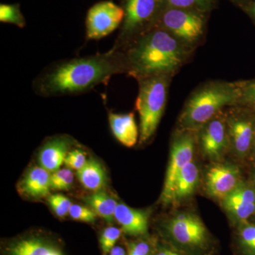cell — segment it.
<instances>
[{"mask_svg": "<svg viewBox=\"0 0 255 255\" xmlns=\"http://www.w3.org/2000/svg\"><path fill=\"white\" fill-rule=\"evenodd\" d=\"M128 73L125 53L111 49L105 53L53 63L33 80V91L43 97L78 95L108 84L114 75Z\"/></svg>", "mask_w": 255, "mask_h": 255, "instance_id": "cell-1", "label": "cell"}, {"mask_svg": "<svg viewBox=\"0 0 255 255\" xmlns=\"http://www.w3.org/2000/svg\"><path fill=\"white\" fill-rule=\"evenodd\" d=\"M128 73L137 79L167 75L182 64L184 53L177 40L160 28H150L127 48Z\"/></svg>", "mask_w": 255, "mask_h": 255, "instance_id": "cell-2", "label": "cell"}, {"mask_svg": "<svg viewBox=\"0 0 255 255\" xmlns=\"http://www.w3.org/2000/svg\"><path fill=\"white\" fill-rule=\"evenodd\" d=\"M241 92L231 85H211L196 91L188 101L179 124L185 130L205 125L226 106L232 105Z\"/></svg>", "mask_w": 255, "mask_h": 255, "instance_id": "cell-3", "label": "cell"}, {"mask_svg": "<svg viewBox=\"0 0 255 255\" xmlns=\"http://www.w3.org/2000/svg\"><path fill=\"white\" fill-rule=\"evenodd\" d=\"M167 75L137 79L139 91L135 107L140 117L139 142L145 143L155 133L167 103Z\"/></svg>", "mask_w": 255, "mask_h": 255, "instance_id": "cell-4", "label": "cell"}, {"mask_svg": "<svg viewBox=\"0 0 255 255\" xmlns=\"http://www.w3.org/2000/svg\"><path fill=\"white\" fill-rule=\"evenodd\" d=\"M161 0H122L124 11L123 23L116 40L114 50L122 51L132 41L147 31L146 27L152 24L157 18Z\"/></svg>", "mask_w": 255, "mask_h": 255, "instance_id": "cell-5", "label": "cell"}, {"mask_svg": "<svg viewBox=\"0 0 255 255\" xmlns=\"http://www.w3.org/2000/svg\"><path fill=\"white\" fill-rule=\"evenodd\" d=\"M124 11L112 0H104L92 5L85 19L87 40H100L122 26Z\"/></svg>", "mask_w": 255, "mask_h": 255, "instance_id": "cell-6", "label": "cell"}, {"mask_svg": "<svg viewBox=\"0 0 255 255\" xmlns=\"http://www.w3.org/2000/svg\"><path fill=\"white\" fill-rule=\"evenodd\" d=\"M161 26L184 41L194 42L204 32V21L200 15L180 8H169L159 15Z\"/></svg>", "mask_w": 255, "mask_h": 255, "instance_id": "cell-7", "label": "cell"}, {"mask_svg": "<svg viewBox=\"0 0 255 255\" xmlns=\"http://www.w3.org/2000/svg\"><path fill=\"white\" fill-rule=\"evenodd\" d=\"M194 152V139L190 133H184L176 139L171 149L170 157L166 173L161 201L171 202L174 181L182 169L192 161Z\"/></svg>", "mask_w": 255, "mask_h": 255, "instance_id": "cell-8", "label": "cell"}, {"mask_svg": "<svg viewBox=\"0 0 255 255\" xmlns=\"http://www.w3.org/2000/svg\"><path fill=\"white\" fill-rule=\"evenodd\" d=\"M167 228L174 241L184 246L202 248L207 241L205 226L195 215H176L169 221Z\"/></svg>", "mask_w": 255, "mask_h": 255, "instance_id": "cell-9", "label": "cell"}, {"mask_svg": "<svg viewBox=\"0 0 255 255\" xmlns=\"http://www.w3.org/2000/svg\"><path fill=\"white\" fill-rule=\"evenodd\" d=\"M239 169L231 164H218L208 171L206 188L209 195L223 200L241 184Z\"/></svg>", "mask_w": 255, "mask_h": 255, "instance_id": "cell-10", "label": "cell"}, {"mask_svg": "<svg viewBox=\"0 0 255 255\" xmlns=\"http://www.w3.org/2000/svg\"><path fill=\"white\" fill-rule=\"evenodd\" d=\"M73 144L71 139L67 136H56L47 140L38 152L39 166L53 173L60 169L64 164L67 154Z\"/></svg>", "mask_w": 255, "mask_h": 255, "instance_id": "cell-11", "label": "cell"}, {"mask_svg": "<svg viewBox=\"0 0 255 255\" xmlns=\"http://www.w3.org/2000/svg\"><path fill=\"white\" fill-rule=\"evenodd\" d=\"M226 125L221 119L210 121L205 124L201 134V145L204 155L218 159L227 146Z\"/></svg>", "mask_w": 255, "mask_h": 255, "instance_id": "cell-12", "label": "cell"}, {"mask_svg": "<svg viewBox=\"0 0 255 255\" xmlns=\"http://www.w3.org/2000/svg\"><path fill=\"white\" fill-rule=\"evenodd\" d=\"M149 215L146 211L132 209L124 203H119L116 209V221L124 233L130 236L145 235L148 228Z\"/></svg>", "mask_w": 255, "mask_h": 255, "instance_id": "cell-13", "label": "cell"}, {"mask_svg": "<svg viewBox=\"0 0 255 255\" xmlns=\"http://www.w3.org/2000/svg\"><path fill=\"white\" fill-rule=\"evenodd\" d=\"M50 174L51 173L41 166H36L28 169L20 183L21 194L36 199L48 196L51 189Z\"/></svg>", "mask_w": 255, "mask_h": 255, "instance_id": "cell-14", "label": "cell"}, {"mask_svg": "<svg viewBox=\"0 0 255 255\" xmlns=\"http://www.w3.org/2000/svg\"><path fill=\"white\" fill-rule=\"evenodd\" d=\"M109 122L114 137L128 147L136 144L139 136L138 128L133 113H109Z\"/></svg>", "mask_w": 255, "mask_h": 255, "instance_id": "cell-15", "label": "cell"}, {"mask_svg": "<svg viewBox=\"0 0 255 255\" xmlns=\"http://www.w3.org/2000/svg\"><path fill=\"white\" fill-rule=\"evenodd\" d=\"M228 130L237 155L241 157L247 155L251 149L254 135L253 123L247 119H231L228 122Z\"/></svg>", "mask_w": 255, "mask_h": 255, "instance_id": "cell-16", "label": "cell"}, {"mask_svg": "<svg viewBox=\"0 0 255 255\" xmlns=\"http://www.w3.org/2000/svg\"><path fill=\"white\" fill-rule=\"evenodd\" d=\"M199 177V169L196 164L191 161L179 172L174 181L171 202L182 200L191 195L195 190Z\"/></svg>", "mask_w": 255, "mask_h": 255, "instance_id": "cell-17", "label": "cell"}, {"mask_svg": "<svg viewBox=\"0 0 255 255\" xmlns=\"http://www.w3.org/2000/svg\"><path fill=\"white\" fill-rule=\"evenodd\" d=\"M82 186L92 191L102 190L107 184L105 169L97 159L90 158L85 165L77 172Z\"/></svg>", "mask_w": 255, "mask_h": 255, "instance_id": "cell-18", "label": "cell"}, {"mask_svg": "<svg viewBox=\"0 0 255 255\" xmlns=\"http://www.w3.org/2000/svg\"><path fill=\"white\" fill-rule=\"evenodd\" d=\"M8 255H63L55 247L37 238L15 242L6 249Z\"/></svg>", "mask_w": 255, "mask_h": 255, "instance_id": "cell-19", "label": "cell"}, {"mask_svg": "<svg viewBox=\"0 0 255 255\" xmlns=\"http://www.w3.org/2000/svg\"><path fill=\"white\" fill-rule=\"evenodd\" d=\"M84 200L97 216L110 224L114 222L115 220L114 215L118 203L106 191H95L91 195L84 198Z\"/></svg>", "mask_w": 255, "mask_h": 255, "instance_id": "cell-20", "label": "cell"}, {"mask_svg": "<svg viewBox=\"0 0 255 255\" xmlns=\"http://www.w3.org/2000/svg\"><path fill=\"white\" fill-rule=\"evenodd\" d=\"M224 209L238 221H244L255 213V204L236 200L230 197L222 200Z\"/></svg>", "mask_w": 255, "mask_h": 255, "instance_id": "cell-21", "label": "cell"}, {"mask_svg": "<svg viewBox=\"0 0 255 255\" xmlns=\"http://www.w3.org/2000/svg\"><path fill=\"white\" fill-rule=\"evenodd\" d=\"M0 21L11 23L21 28L26 26V19L18 3L0 4Z\"/></svg>", "mask_w": 255, "mask_h": 255, "instance_id": "cell-22", "label": "cell"}, {"mask_svg": "<svg viewBox=\"0 0 255 255\" xmlns=\"http://www.w3.org/2000/svg\"><path fill=\"white\" fill-rule=\"evenodd\" d=\"M74 174L68 167L59 169L50 174V188L55 191L68 190L73 186Z\"/></svg>", "mask_w": 255, "mask_h": 255, "instance_id": "cell-23", "label": "cell"}, {"mask_svg": "<svg viewBox=\"0 0 255 255\" xmlns=\"http://www.w3.org/2000/svg\"><path fill=\"white\" fill-rule=\"evenodd\" d=\"M122 233V230L113 226L104 230L100 238V246L104 255L110 254L120 238Z\"/></svg>", "mask_w": 255, "mask_h": 255, "instance_id": "cell-24", "label": "cell"}, {"mask_svg": "<svg viewBox=\"0 0 255 255\" xmlns=\"http://www.w3.org/2000/svg\"><path fill=\"white\" fill-rule=\"evenodd\" d=\"M48 204L58 217L64 218L69 216L70 208H71V201L63 194H56L48 196Z\"/></svg>", "mask_w": 255, "mask_h": 255, "instance_id": "cell-25", "label": "cell"}, {"mask_svg": "<svg viewBox=\"0 0 255 255\" xmlns=\"http://www.w3.org/2000/svg\"><path fill=\"white\" fill-rule=\"evenodd\" d=\"M69 216L75 221L85 223H94L97 219V214L90 208L73 204L70 209Z\"/></svg>", "mask_w": 255, "mask_h": 255, "instance_id": "cell-26", "label": "cell"}, {"mask_svg": "<svg viewBox=\"0 0 255 255\" xmlns=\"http://www.w3.org/2000/svg\"><path fill=\"white\" fill-rule=\"evenodd\" d=\"M86 154L80 149L70 150L67 154L64 164L72 170H80L87 163Z\"/></svg>", "mask_w": 255, "mask_h": 255, "instance_id": "cell-27", "label": "cell"}, {"mask_svg": "<svg viewBox=\"0 0 255 255\" xmlns=\"http://www.w3.org/2000/svg\"><path fill=\"white\" fill-rule=\"evenodd\" d=\"M227 197L236 199V200L255 204V191L251 188L247 187V186L242 184V183Z\"/></svg>", "mask_w": 255, "mask_h": 255, "instance_id": "cell-28", "label": "cell"}, {"mask_svg": "<svg viewBox=\"0 0 255 255\" xmlns=\"http://www.w3.org/2000/svg\"><path fill=\"white\" fill-rule=\"evenodd\" d=\"M240 238H241L242 246L246 250L251 252L252 247L255 241V225H245L240 231Z\"/></svg>", "mask_w": 255, "mask_h": 255, "instance_id": "cell-29", "label": "cell"}, {"mask_svg": "<svg viewBox=\"0 0 255 255\" xmlns=\"http://www.w3.org/2000/svg\"><path fill=\"white\" fill-rule=\"evenodd\" d=\"M150 244L145 241H137L129 245L128 255H150Z\"/></svg>", "mask_w": 255, "mask_h": 255, "instance_id": "cell-30", "label": "cell"}, {"mask_svg": "<svg viewBox=\"0 0 255 255\" xmlns=\"http://www.w3.org/2000/svg\"><path fill=\"white\" fill-rule=\"evenodd\" d=\"M169 8L187 9L196 5L204 4L207 0H164Z\"/></svg>", "mask_w": 255, "mask_h": 255, "instance_id": "cell-31", "label": "cell"}, {"mask_svg": "<svg viewBox=\"0 0 255 255\" xmlns=\"http://www.w3.org/2000/svg\"><path fill=\"white\" fill-rule=\"evenodd\" d=\"M241 96L245 101L255 107V82H251L245 86L242 90Z\"/></svg>", "mask_w": 255, "mask_h": 255, "instance_id": "cell-32", "label": "cell"}, {"mask_svg": "<svg viewBox=\"0 0 255 255\" xmlns=\"http://www.w3.org/2000/svg\"><path fill=\"white\" fill-rule=\"evenodd\" d=\"M110 255H127L123 248L120 246H115L110 252Z\"/></svg>", "mask_w": 255, "mask_h": 255, "instance_id": "cell-33", "label": "cell"}, {"mask_svg": "<svg viewBox=\"0 0 255 255\" xmlns=\"http://www.w3.org/2000/svg\"><path fill=\"white\" fill-rule=\"evenodd\" d=\"M156 255H179L175 252L169 251V250H162L157 253Z\"/></svg>", "mask_w": 255, "mask_h": 255, "instance_id": "cell-34", "label": "cell"}, {"mask_svg": "<svg viewBox=\"0 0 255 255\" xmlns=\"http://www.w3.org/2000/svg\"><path fill=\"white\" fill-rule=\"evenodd\" d=\"M251 253H253V254H255V241L254 243H253V247H252Z\"/></svg>", "mask_w": 255, "mask_h": 255, "instance_id": "cell-35", "label": "cell"}, {"mask_svg": "<svg viewBox=\"0 0 255 255\" xmlns=\"http://www.w3.org/2000/svg\"><path fill=\"white\" fill-rule=\"evenodd\" d=\"M253 11H254V14H255V3L254 9H253Z\"/></svg>", "mask_w": 255, "mask_h": 255, "instance_id": "cell-36", "label": "cell"}, {"mask_svg": "<svg viewBox=\"0 0 255 255\" xmlns=\"http://www.w3.org/2000/svg\"></svg>", "mask_w": 255, "mask_h": 255, "instance_id": "cell-37", "label": "cell"}, {"mask_svg": "<svg viewBox=\"0 0 255 255\" xmlns=\"http://www.w3.org/2000/svg\"></svg>", "mask_w": 255, "mask_h": 255, "instance_id": "cell-38", "label": "cell"}]
</instances>
